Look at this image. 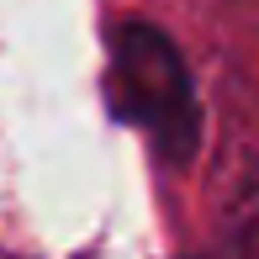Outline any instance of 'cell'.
I'll use <instances>...</instances> for the list:
<instances>
[{
  "label": "cell",
  "instance_id": "1",
  "mask_svg": "<svg viewBox=\"0 0 259 259\" xmlns=\"http://www.w3.org/2000/svg\"><path fill=\"white\" fill-rule=\"evenodd\" d=\"M111 90H116V111L127 122H138L169 159L191 154L196 96H191L185 64L169 37H159L148 27H122L116 53H111Z\"/></svg>",
  "mask_w": 259,
  "mask_h": 259
}]
</instances>
